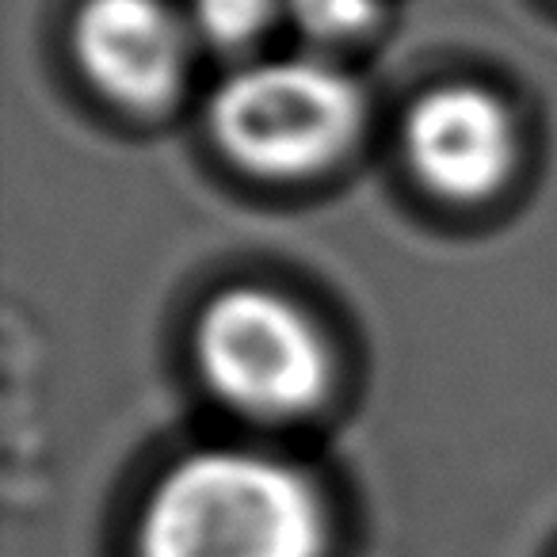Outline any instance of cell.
Listing matches in <instances>:
<instances>
[{"instance_id": "cell-1", "label": "cell", "mask_w": 557, "mask_h": 557, "mask_svg": "<svg viewBox=\"0 0 557 557\" xmlns=\"http://www.w3.org/2000/svg\"><path fill=\"white\" fill-rule=\"evenodd\" d=\"M333 504L302 462L218 443L180 455L134 516V557H329Z\"/></svg>"}, {"instance_id": "cell-2", "label": "cell", "mask_w": 557, "mask_h": 557, "mask_svg": "<svg viewBox=\"0 0 557 557\" xmlns=\"http://www.w3.org/2000/svg\"><path fill=\"white\" fill-rule=\"evenodd\" d=\"M187 351L218 405L263 424L318 412L341 374L321 321L268 283L218 287L191 318Z\"/></svg>"}, {"instance_id": "cell-3", "label": "cell", "mask_w": 557, "mask_h": 557, "mask_svg": "<svg viewBox=\"0 0 557 557\" xmlns=\"http://www.w3.org/2000/svg\"><path fill=\"white\" fill-rule=\"evenodd\" d=\"M367 126V96L325 58H268L233 70L207 103V131L233 169L295 184L348 157Z\"/></svg>"}, {"instance_id": "cell-4", "label": "cell", "mask_w": 557, "mask_h": 557, "mask_svg": "<svg viewBox=\"0 0 557 557\" xmlns=\"http://www.w3.org/2000/svg\"><path fill=\"white\" fill-rule=\"evenodd\" d=\"M401 153L424 191L443 202H485L519 169V123L500 92L473 81L432 85L401 119Z\"/></svg>"}, {"instance_id": "cell-5", "label": "cell", "mask_w": 557, "mask_h": 557, "mask_svg": "<svg viewBox=\"0 0 557 557\" xmlns=\"http://www.w3.org/2000/svg\"><path fill=\"white\" fill-rule=\"evenodd\" d=\"M191 27L169 0H81L70 50L81 77L134 115L164 111L191 73Z\"/></svg>"}, {"instance_id": "cell-6", "label": "cell", "mask_w": 557, "mask_h": 557, "mask_svg": "<svg viewBox=\"0 0 557 557\" xmlns=\"http://www.w3.org/2000/svg\"><path fill=\"white\" fill-rule=\"evenodd\" d=\"M283 0H187V27L214 50H245L263 39Z\"/></svg>"}, {"instance_id": "cell-7", "label": "cell", "mask_w": 557, "mask_h": 557, "mask_svg": "<svg viewBox=\"0 0 557 557\" xmlns=\"http://www.w3.org/2000/svg\"><path fill=\"white\" fill-rule=\"evenodd\" d=\"M283 12L306 39L341 47L374 32L382 0H283Z\"/></svg>"}]
</instances>
